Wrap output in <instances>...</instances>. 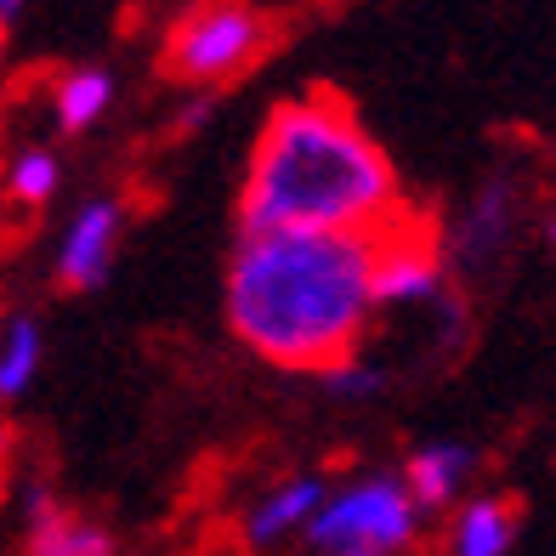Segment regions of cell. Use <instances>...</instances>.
I'll return each instance as SVG.
<instances>
[{"label": "cell", "instance_id": "cell-1", "mask_svg": "<svg viewBox=\"0 0 556 556\" xmlns=\"http://www.w3.org/2000/svg\"><path fill=\"white\" fill-rule=\"evenodd\" d=\"M403 176L364 114L336 91L273 103L239 176V233H364L409 222Z\"/></svg>", "mask_w": 556, "mask_h": 556}, {"label": "cell", "instance_id": "cell-2", "mask_svg": "<svg viewBox=\"0 0 556 556\" xmlns=\"http://www.w3.org/2000/svg\"><path fill=\"white\" fill-rule=\"evenodd\" d=\"M222 313L233 341L285 375H330L369 346L375 239L364 233H239Z\"/></svg>", "mask_w": 556, "mask_h": 556}, {"label": "cell", "instance_id": "cell-3", "mask_svg": "<svg viewBox=\"0 0 556 556\" xmlns=\"http://www.w3.org/2000/svg\"><path fill=\"white\" fill-rule=\"evenodd\" d=\"M426 534V511L397 471H352L330 483L301 556H409Z\"/></svg>", "mask_w": 556, "mask_h": 556}, {"label": "cell", "instance_id": "cell-4", "mask_svg": "<svg viewBox=\"0 0 556 556\" xmlns=\"http://www.w3.org/2000/svg\"><path fill=\"white\" fill-rule=\"evenodd\" d=\"M273 46V17L256 0H193L165 35V74L193 91L233 86Z\"/></svg>", "mask_w": 556, "mask_h": 556}, {"label": "cell", "instance_id": "cell-5", "mask_svg": "<svg viewBox=\"0 0 556 556\" xmlns=\"http://www.w3.org/2000/svg\"><path fill=\"white\" fill-rule=\"evenodd\" d=\"M448 290V244L415 211L375 239V301L381 313H420Z\"/></svg>", "mask_w": 556, "mask_h": 556}, {"label": "cell", "instance_id": "cell-6", "mask_svg": "<svg viewBox=\"0 0 556 556\" xmlns=\"http://www.w3.org/2000/svg\"><path fill=\"white\" fill-rule=\"evenodd\" d=\"M119 244H125V205L114 193H91L68 211L58 250H52V278L58 290L68 295H91L103 290V278L119 262Z\"/></svg>", "mask_w": 556, "mask_h": 556}, {"label": "cell", "instance_id": "cell-7", "mask_svg": "<svg viewBox=\"0 0 556 556\" xmlns=\"http://www.w3.org/2000/svg\"><path fill=\"white\" fill-rule=\"evenodd\" d=\"M324 494H330V477L324 471H285L239 511V534L250 551H290L307 540V528L318 517Z\"/></svg>", "mask_w": 556, "mask_h": 556}, {"label": "cell", "instance_id": "cell-8", "mask_svg": "<svg viewBox=\"0 0 556 556\" xmlns=\"http://www.w3.org/2000/svg\"><path fill=\"white\" fill-rule=\"evenodd\" d=\"M23 556H119L114 528L63 505L52 489L23 494Z\"/></svg>", "mask_w": 556, "mask_h": 556}, {"label": "cell", "instance_id": "cell-9", "mask_svg": "<svg viewBox=\"0 0 556 556\" xmlns=\"http://www.w3.org/2000/svg\"><path fill=\"white\" fill-rule=\"evenodd\" d=\"M397 477L409 483V494L420 500L426 517H443V511H454V505L471 494L477 448L471 443H454V438H432V443L409 448V460L397 466Z\"/></svg>", "mask_w": 556, "mask_h": 556}, {"label": "cell", "instance_id": "cell-10", "mask_svg": "<svg viewBox=\"0 0 556 556\" xmlns=\"http://www.w3.org/2000/svg\"><path fill=\"white\" fill-rule=\"evenodd\" d=\"M522 540V511L505 494H466L448 511L443 556H511Z\"/></svg>", "mask_w": 556, "mask_h": 556}, {"label": "cell", "instance_id": "cell-11", "mask_svg": "<svg viewBox=\"0 0 556 556\" xmlns=\"http://www.w3.org/2000/svg\"><path fill=\"white\" fill-rule=\"evenodd\" d=\"M114 103H119V80L103 63H74L52 80V91H46V109H52V125L63 137L97 131V125L114 114Z\"/></svg>", "mask_w": 556, "mask_h": 556}, {"label": "cell", "instance_id": "cell-12", "mask_svg": "<svg viewBox=\"0 0 556 556\" xmlns=\"http://www.w3.org/2000/svg\"><path fill=\"white\" fill-rule=\"evenodd\" d=\"M58 188H63V154H58L52 142H23V148H12L7 170H0V193H7L12 205L46 211V205L58 199Z\"/></svg>", "mask_w": 556, "mask_h": 556}, {"label": "cell", "instance_id": "cell-13", "mask_svg": "<svg viewBox=\"0 0 556 556\" xmlns=\"http://www.w3.org/2000/svg\"><path fill=\"white\" fill-rule=\"evenodd\" d=\"M40 369H46V330H40V318H29V313L7 318V330H0V403L29 397L35 381H40Z\"/></svg>", "mask_w": 556, "mask_h": 556}, {"label": "cell", "instance_id": "cell-14", "mask_svg": "<svg viewBox=\"0 0 556 556\" xmlns=\"http://www.w3.org/2000/svg\"><path fill=\"white\" fill-rule=\"evenodd\" d=\"M318 381L330 387L341 403H364V397H381V392H387V369H375V364L364 358V352H358V358H346L341 369L318 375Z\"/></svg>", "mask_w": 556, "mask_h": 556}, {"label": "cell", "instance_id": "cell-15", "mask_svg": "<svg viewBox=\"0 0 556 556\" xmlns=\"http://www.w3.org/2000/svg\"><path fill=\"white\" fill-rule=\"evenodd\" d=\"M23 12H29V0H0V23H7V29H12Z\"/></svg>", "mask_w": 556, "mask_h": 556}, {"label": "cell", "instance_id": "cell-16", "mask_svg": "<svg viewBox=\"0 0 556 556\" xmlns=\"http://www.w3.org/2000/svg\"><path fill=\"white\" fill-rule=\"evenodd\" d=\"M7 460H12V426H7V415H0V471H7Z\"/></svg>", "mask_w": 556, "mask_h": 556}, {"label": "cell", "instance_id": "cell-17", "mask_svg": "<svg viewBox=\"0 0 556 556\" xmlns=\"http://www.w3.org/2000/svg\"><path fill=\"white\" fill-rule=\"evenodd\" d=\"M0 80H7V23H0Z\"/></svg>", "mask_w": 556, "mask_h": 556}]
</instances>
